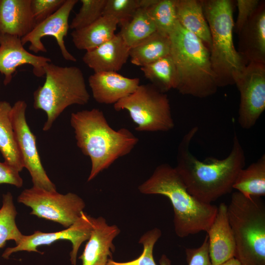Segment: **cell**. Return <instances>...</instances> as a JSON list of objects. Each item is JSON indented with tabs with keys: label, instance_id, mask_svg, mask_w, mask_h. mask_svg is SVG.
<instances>
[{
	"label": "cell",
	"instance_id": "5b68a950",
	"mask_svg": "<svg viewBox=\"0 0 265 265\" xmlns=\"http://www.w3.org/2000/svg\"><path fill=\"white\" fill-rule=\"evenodd\" d=\"M201 1L211 33L210 59L217 87L234 85L246 65L234 44V1Z\"/></svg>",
	"mask_w": 265,
	"mask_h": 265
},
{
	"label": "cell",
	"instance_id": "7a4b0ae2",
	"mask_svg": "<svg viewBox=\"0 0 265 265\" xmlns=\"http://www.w3.org/2000/svg\"><path fill=\"white\" fill-rule=\"evenodd\" d=\"M70 124L76 144L91 160L90 182L115 161L130 154L138 138L127 128L114 130L103 112L96 108L72 112Z\"/></svg>",
	"mask_w": 265,
	"mask_h": 265
},
{
	"label": "cell",
	"instance_id": "836d02e7",
	"mask_svg": "<svg viewBox=\"0 0 265 265\" xmlns=\"http://www.w3.org/2000/svg\"><path fill=\"white\" fill-rule=\"evenodd\" d=\"M236 2L238 12L236 21L234 23V29L238 34L253 14L261 0H237Z\"/></svg>",
	"mask_w": 265,
	"mask_h": 265
},
{
	"label": "cell",
	"instance_id": "4dcf8cb0",
	"mask_svg": "<svg viewBox=\"0 0 265 265\" xmlns=\"http://www.w3.org/2000/svg\"><path fill=\"white\" fill-rule=\"evenodd\" d=\"M81 6L69 27L73 30L85 27L103 15L106 0H80Z\"/></svg>",
	"mask_w": 265,
	"mask_h": 265
},
{
	"label": "cell",
	"instance_id": "f1b7e54d",
	"mask_svg": "<svg viewBox=\"0 0 265 265\" xmlns=\"http://www.w3.org/2000/svg\"><path fill=\"white\" fill-rule=\"evenodd\" d=\"M161 236V230L154 228L145 232L140 238L139 243L143 246L141 254L136 259L125 262L109 260L107 265H157L153 256L154 245ZM159 265H171V261L165 255L159 260Z\"/></svg>",
	"mask_w": 265,
	"mask_h": 265
},
{
	"label": "cell",
	"instance_id": "44dd1931",
	"mask_svg": "<svg viewBox=\"0 0 265 265\" xmlns=\"http://www.w3.org/2000/svg\"><path fill=\"white\" fill-rule=\"evenodd\" d=\"M118 21L109 16H103L94 23L71 33L73 43L80 50H92L109 41L114 35Z\"/></svg>",
	"mask_w": 265,
	"mask_h": 265
},
{
	"label": "cell",
	"instance_id": "cb8c5ba5",
	"mask_svg": "<svg viewBox=\"0 0 265 265\" xmlns=\"http://www.w3.org/2000/svg\"><path fill=\"white\" fill-rule=\"evenodd\" d=\"M169 36L156 31L130 51L131 62L143 67L170 54Z\"/></svg>",
	"mask_w": 265,
	"mask_h": 265
},
{
	"label": "cell",
	"instance_id": "f546056e",
	"mask_svg": "<svg viewBox=\"0 0 265 265\" xmlns=\"http://www.w3.org/2000/svg\"><path fill=\"white\" fill-rule=\"evenodd\" d=\"M176 0H157L147 8L157 31L168 35L178 22Z\"/></svg>",
	"mask_w": 265,
	"mask_h": 265
},
{
	"label": "cell",
	"instance_id": "277c9868",
	"mask_svg": "<svg viewBox=\"0 0 265 265\" xmlns=\"http://www.w3.org/2000/svg\"><path fill=\"white\" fill-rule=\"evenodd\" d=\"M170 56L177 74L176 90L183 94L204 98L218 88L209 49L197 36L176 23L169 34Z\"/></svg>",
	"mask_w": 265,
	"mask_h": 265
},
{
	"label": "cell",
	"instance_id": "ba28073f",
	"mask_svg": "<svg viewBox=\"0 0 265 265\" xmlns=\"http://www.w3.org/2000/svg\"><path fill=\"white\" fill-rule=\"evenodd\" d=\"M113 106L116 111H128L137 131L166 132L174 127L167 95L151 83L140 84Z\"/></svg>",
	"mask_w": 265,
	"mask_h": 265
},
{
	"label": "cell",
	"instance_id": "6da1fadb",
	"mask_svg": "<svg viewBox=\"0 0 265 265\" xmlns=\"http://www.w3.org/2000/svg\"><path fill=\"white\" fill-rule=\"evenodd\" d=\"M198 128H191L183 136L178 147L175 167L188 191L199 201L212 204L230 193L241 169L245 164V155L240 140L235 132L229 154L218 159L209 157L198 159L190 150V143Z\"/></svg>",
	"mask_w": 265,
	"mask_h": 265
},
{
	"label": "cell",
	"instance_id": "3957f363",
	"mask_svg": "<svg viewBox=\"0 0 265 265\" xmlns=\"http://www.w3.org/2000/svg\"><path fill=\"white\" fill-rule=\"evenodd\" d=\"M138 189L144 194L161 195L169 199L174 211L175 232L180 238L207 232L217 212L216 206L192 195L175 167L167 163L158 166Z\"/></svg>",
	"mask_w": 265,
	"mask_h": 265
},
{
	"label": "cell",
	"instance_id": "d6a6232c",
	"mask_svg": "<svg viewBox=\"0 0 265 265\" xmlns=\"http://www.w3.org/2000/svg\"><path fill=\"white\" fill-rule=\"evenodd\" d=\"M65 1V0H31V10L36 24L44 21L56 11Z\"/></svg>",
	"mask_w": 265,
	"mask_h": 265
},
{
	"label": "cell",
	"instance_id": "9c48e42d",
	"mask_svg": "<svg viewBox=\"0 0 265 265\" xmlns=\"http://www.w3.org/2000/svg\"><path fill=\"white\" fill-rule=\"evenodd\" d=\"M17 201L32 211L30 214L51 220L68 228L81 216L85 207L83 200L77 194H65L33 186L25 189Z\"/></svg>",
	"mask_w": 265,
	"mask_h": 265
},
{
	"label": "cell",
	"instance_id": "4316f807",
	"mask_svg": "<svg viewBox=\"0 0 265 265\" xmlns=\"http://www.w3.org/2000/svg\"><path fill=\"white\" fill-rule=\"evenodd\" d=\"M157 31L147 8H139L131 21L121 26L118 33L131 49Z\"/></svg>",
	"mask_w": 265,
	"mask_h": 265
},
{
	"label": "cell",
	"instance_id": "d4e9b609",
	"mask_svg": "<svg viewBox=\"0 0 265 265\" xmlns=\"http://www.w3.org/2000/svg\"><path fill=\"white\" fill-rule=\"evenodd\" d=\"M233 189L246 197L265 195V155L239 172Z\"/></svg>",
	"mask_w": 265,
	"mask_h": 265
},
{
	"label": "cell",
	"instance_id": "d590c367",
	"mask_svg": "<svg viewBox=\"0 0 265 265\" xmlns=\"http://www.w3.org/2000/svg\"><path fill=\"white\" fill-rule=\"evenodd\" d=\"M1 184L11 185L18 188L23 185L19 172L4 161H0V185Z\"/></svg>",
	"mask_w": 265,
	"mask_h": 265
},
{
	"label": "cell",
	"instance_id": "7402d4cb",
	"mask_svg": "<svg viewBox=\"0 0 265 265\" xmlns=\"http://www.w3.org/2000/svg\"><path fill=\"white\" fill-rule=\"evenodd\" d=\"M175 4L179 23L200 39L210 50L211 33L201 0H176Z\"/></svg>",
	"mask_w": 265,
	"mask_h": 265
},
{
	"label": "cell",
	"instance_id": "d6986e66",
	"mask_svg": "<svg viewBox=\"0 0 265 265\" xmlns=\"http://www.w3.org/2000/svg\"><path fill=\"white\" fill-rule=\"evenodd\" d=\"M131 48L117 33L109 41L86 52L83 62L94 73L120 70L130 57Z\"/></svg>",
	"mask_w": 265,
	"mask_h": 265
},
{
	"label": "cell",
	"instance_id": "e575fe53",
	"mask_svg": "<svg viewBox=\"0 0 265 265\" xmlns=\"http://www.w3.org/2000/svg\"><path fill=\"white\" fill-rule=\"evenodd\" d=\"M186 254L188 265H212L209 255L207 235L199 247L186 248Z\"/></svg>",
	"mask_w": 265,
	"mask_h": 265
},
{
	"label": "cell",
	"instance_id": "52a82bcc",
	"mask_svg": "<svg viewBox=\"0 0 265 265\" xmlns=\"http://www.w3.org/2000/svg\"><path fill=\"white\" fill-rule=\"evenodd\" d=\"M45 80L33 93V107L46 114L43 131L51 129L68 106L85 105L90 98L83 74L76 66L62 67L48 62L44 67Z\"/></svg>",
	"mask_w": 265,
	"mask_h": 265
},
{
	"label": "cell",
	"instance_id": "8d00e7d4",
	"mask_svg": "<svg viewBox=\"0 0 265 265\" xmlns=\"http://www.w3.org/2000/svg\"><path fill=\"white\" fill-rule=\"evenodd\" d=\"M219 265H241L239 261L235 257L232 258Z\"/></svg>",
	"mask_w": 265,
	"mask_h": 265
},
{
	"label": "cell",
	"instance_id": "5bb4252c",
	"mask_svg": "<svg viewBox=\"0 0 265 265\" xmlns=\"http://www.w3.org/2000/svg\"><path fill=\"white\" fill-rule=\"evenodd\" d=\"M51 59L30 53L24 47L21 38L0 33V73L4 76L3 83L8 85L17 67L28 64L32 66L37 77L45 75L44 67Z\"/></svg>",
	"mask_w": 265,
	"mask_h": 265
},
{
	"label": "cell",
	"instance_id": "2e32d148",
	"mask_svg": "<svg viewBox=\"0 0 265 265\" xmlns=\"http://www.w3.org/2000/svg\"><path fill=\"white\" fill-rule=\"evenodd\" d=\"M238 35V52L245 63L265 64V1L257 8Z\"/></svg>",
	"mask_w": 265,
	"mask_h": 265
},
{
	"label": "cell",
	"instance_id": "8fae6325",
	"mask_svg": "<svg viewBox=\"0 0 265 265\" xmlns=\"http://www.w3.org/2000/svg\"><path fill=\"white\" fill-rule=\"evenodd\" d=\"M27 104L24 100L16 101L12 106L11 119L17 146L24 168L28 171L33 186L48 190H55L43 166L36 145V136L26 119Z\"/></svg>",
	"mask_w": 265,
	"mask_h": 265
},
{
	"label": "cell",
	"instance_id": "ffe728a7",
	"mask_svg": "<svg viewBox=\"0 0 265 265\" xmlns=\"http://www.w3.org/2000/svg\"><path fill=\"white\" fill-rule=\"evenodd\" d=\"M31 0H0V33L22 38L36 26Z\"/></svg>",
	"mask_w": 265,
	"mask_h": 265
},
{
	"label": "cell",
	"instance_id": "8992f818",
	"mask_svg": "<svg viewBox=\"0 0 265 265\" xmlns=\"http://www.w3.org/2000/svg\"><path fill=\"white\" fill-rule=\"evenodd\" d=\"M235 243V258L241 265H265V206L258 197L236 191L227 206Z\"/></svg>",
	"mask_w": 265,
	"mask_h": 265
},
{
	"label": "cell",
	"instance_id": "30bf717a",
	"mask_svg": "<svg viewBox=\"0 0 265 265\" xmlns=\"http://www.w3.org/2000/svg\"><path fill=\"white\" fill-rule=\"evenodd\" d=\"M235 84L240 93L238 122L248 130L255 125L265 109V64H247Z\"/></svg>",
	"mask_w": 265,
	"mask_h": 265
},
{
	"label": "cell",
	"instance_id": "7c38bea8",
	"mask_svg": "<svg viewBox=\"0 0 265 265\" xmlns=\"http://www.w3.org/2000/svg\"><path fill=\"white\" fill-rule=\"evenodd\" d=\"M92 217L83 212L81 216L73 225L64 230L56 232L44 233L35 231L30 235H23L21 242L14 247L5 249L2 257L9 258L13 253L19 251L40 252L37 248L41 245H51L59 240H69L72 249L70 253L72 265H77V257L81 244L90 237L92 229Z\"/></svg>",
	"mask_w": 265,
	"mask_h": 265
},
{
	"label": "cell",
	"instance_id": "9a60e30c",
	"mask_svg": "<svg viewBox=\"0 0 265 265\" xmlns=\"http://www.w3.org/2000/svg\"><path fill=\"white\" fill-rule=\"evenodd\" d=\"M92 229L82 254L81 265H107L115 250L113 240L120 233L117 225H109L102 216L91 218Z\"/></svg>",
	"mask_w": 265,
	"mask_h": 265
},
{
	"label": "cell",
	"instance_id": "4fadbf2b",
	"mask_svg": "<svg viewBox=\"0 0 265 265\" xmlns=\"http://www.w3.org/2000/svg\"><path fill=\"white\" fill-rule=\"evenodd\" d=\"M78 2V0H65L56 11L37 24L29 33L21 38L22 44L30 43L28 49L35 53L46 52L42 38L51 36L55 39L63 58L67 61L76 62L77 59L67 50L64 38L70 27L68 22L70 14Z\"/></svg>",
	"mask_w": 265,
	"mask_h": 265
},
{
	"label": "cell",
	"instance_id": "603a6c76",
	"mask_svg": "<svg viewBox=\"0 0 265 265\" xmlns=\"http://www.w3.org/2000/svg\"><path fill=\"white\" fill-rule=\"evenodd\" d=\"M11 108L8 102L0 101V152L4 162L20 172L24 165L13 131Z\"/></svg>",
	"mask_w": 265,
	"mask_h": 265
},
{
	"label": "cell",
	"instance_id": "83f0119b",
	"mask_svg": "<svg viewBox=\"0 0 265 265\" xmlns=\"http://www.w3.org/2000/svg\"><path fill=\"white\" fill-rule=\"evenodd\" d=\"M17 212L11 193L8 192L2 196V205L0 209V248L7 240H14L16 245L21 241L23 235L15 221Z\"/></svg>",
	"mask_w": 265,
	"mask_h": 265
},
{
	"label": "cell",
	"instance_id": "ac0fdd59",
	"mask_svg": "<svg viewBox=\"0 0 265 265\" xmlns=\"http://www.w3.org/2000/svg\"><path fill=\"white\" fill-rule=\"evenodd\" d=\"M206 232L212 265H219L235 257L236 243L225 203L217 207L216 216Z\"/></svg>",
	"mask_w": 265,
	"mask_h": 265
},
{
	"label": "cell",
	"instance_id": "1f68e13d",
	"mask_svg": "<svg viewBox=\"0 0 265 265\" xmlns=\"http://www.w3.org/2000/svg\"><path fill=\"white\" fill-rule=\"evenodd\" d=\"M139 8V0H106L103 16L114 18L122 26L131 21Z\"/></svg>",
	"mask_w": 265,
	"mask_h": 265
},
{
	"label": "cell",
	"instance_id": "484cf974",
	"mask_svg": "<svg viewBox=\"0 0 265 265\" xmlns=\"http://www.w3.org/2000/svg\"><path fill=\"white\" fill-rule=\"evenodd\" d=\"M140 69L151 84L162 92L176 89L177 74L170 55L141 67Z\"/></svg>",
	"mask_w": 265,
	"mask_h": 265
},
{
	"label": "cell",
	"instance_id": "e0dca14e",
	"mask_svg": "<svg viewBox=\"0 0 265 265\" xmlns=\"http://www.w3.org/2000/svg\"><path fill=\"white\" fill-rule=\"evenodd\" d=\"M88 83L96 102L114 105L133 93L140 85V80L126 77L116 72H102L90 75Z\"/></svg>",
	"mask_w": 265,
	"mask_h": 265
}]
</instances>
